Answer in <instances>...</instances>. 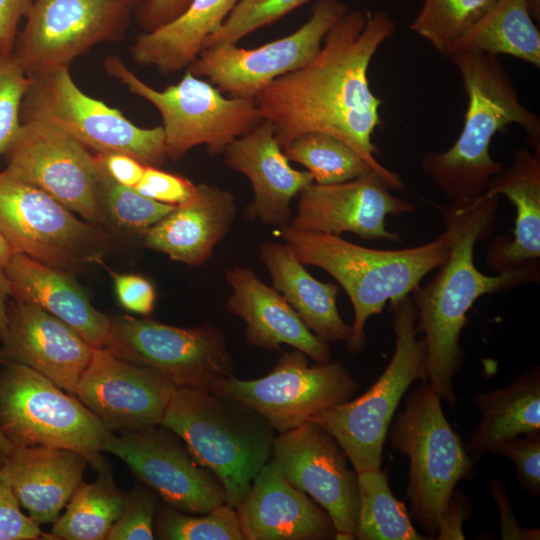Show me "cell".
<instances>
[{
    "label": "cell",
    "instance_id": "54",
    "mask_svg": "<svg viewBox=\"0 0 540 540\" xmlns=\"http://www.w3.org/2000/svg\"><path fill=\"white\" fill-rule=\"evenodd\" d=\"M130 4L134 9H138L146 0H123Z\"/></svg>",
    "mask_w": 540,
    "mask_h": 540
},
{
    "label": "cell",
    "instance_id": "39",
    "mask_svg": "<svg viewBox=\"0 0 540 540\" xmlns=\"http://www.w3.org/2000/svg\"><path fill=\"white\" fill-rule=\"evenodd\" d=\"M311 1L316 0H239L223 24L206 38L203 49L237 44Z\"/></svg>",
    "mask_w": 540,
    "mask_h": 540
},
{
    "label": "cell",
    "instance_id": "43",
    "mask_svg": "<svg viewBox=\"0 0 540 540\" xmlns=\"http://www.w3.org/2000/svg\"><path fill=\"white\" fill-rule=\"evenodd\" d=\"M56 538L24 514L12 491L9 479L0 468V540H40Z\"/></svg>",
    "mask_w": 540,
    "mask_h": 540
},
{
    "label": "cell",
    "instance_id": "38",
    "mask_svg": "<svg viewBox=\"0 0 540 540\" xmlns=\"http://www.w3.org/2000/svg\"><path fill=\"white\" fill-rule=\"evenodd\" d=\"M98 166L101 206L105 217L109 216L118 226L143 235L175 207L152 200L135 188L116 182L99 163Z\"/></svg>",
    "mask_w": 540,
    "mask_h": 540
},
{
    "label": "cell",
    "instance_id": "31",
    "mask_svg": "<svg viewBox=\"0 0 540 540\" xmlns=\"http://www.w3.org/2000/svg\"><path fill=\"white\" fill-rule=\"evenodd\" d=\"M473 403L480 412V420L464 447L475 463L506 441L540 431L539 366L503 388L476 394Z\"/></svg>",
    "mask_w": 540,
    "mask_h": 540
},
{
    "label": "cell",
    "instance_id": "11",
    "mask_svg": "<svg viewBox=\"0 0 540 540\" xmlns=\"http://www.w3.org/2000/svg\"><path fill=\"white\" fill-rule=\"evenodd\" d=\"M110 320L104 348L120 359L159 371L176 387L211 391L221 380L235 376L225 334L215 325L181 328L130 315Z\"/></svg>",
    "mask_w": 540,
    "mask_h": 540
},
{
    "label": "cell",
    "instance_id": "27",
    "mask_svg": "<svg viewBox=\"0 0 540 540\" xmlns=\"http://www.w3.org/2000/svg\"><path fill=\"white\" fill-rule=\"evenodd\" d=\"M87 463L73 450L13 447L2 468L20 507L41 525L59 517L83 481Z\"/></svg>",
    "mask_w": 540,
    "mask_h": 540
},
{
    "label": "cell",
    "instance_id": "17",
    "mask_svg": "<svg viewBox=\"0 0 540 540\" xmlns=\"http://www.w3.org/2000/svg\"><path fill=\"white\" fill-rule=\"evenodd\" d=\"M103 451L120 458L179 511L204 514L226 503L218 477L197 461L178 435L161 425L119 435L111 432Z\"/></svg>",
    "mask_w": 540,
    "mask_h": 540
},
{
    "label": "cell",
    "instance_id": "7",
    "mask_svg": "<svg viewBox=\"0 0 540 540\" xmlns=\"http://www.w3.org/2000/svg\"><path fill=\"white\" fill-rule=\"evenodd\" d=\"M441 400L430 383L421 382L405 399L387 433L392 448L409 459V514L430 538L437 535L458 482L475 472V463L446 419Z\"/></svg>",
    "mask_w": 540,
    "mask_h": 540
},
{
    "label": "cell",
    "instance_id": "14",
    "mask_svg": "<svg viewBox=\"0 0 540 540\" xmlns=\"http://www.w3.org/2000/svg\"><path fill=\"white\" fill-rule=\"evenodd\" d=\"M133 10L123 0H33L11 56L28 75L69 67L96 44L119 39Z\"/></svg>",
    "mask_w": 540,
    "mask_h": 540
},
{
    "label": "cell",
    "instance_id": "6",
    "mask_svg": "<svg viewBox=\"0 0 540 540\" xmlns=\"http://www.w3.org/2000/svg\"><path fill=\"white\" fill-rule=\"evenodd\" d=\"M390 310L396 342L385 370L358 398L309 419L336 439L356 473L381 468L384 443L400 401L413 382L428 380L426 345L417 337L411 296L390 302Z\"/></svg>",
    "mask_w": 540,
    "mask_h": 540
},
{
    "label": "cell",
    "instance_id": "29",
    "mask_svg": "<svg viewBox=\"0 0 540 540\" xmlns=\"http://www.w3.org/2000/svg\"><path fill=\"white\" fill-rule=\"evenodd\" d=\"M259 257L271 277L272 287L315 335L327 342L349 338L351 326L343 321L337 308L338 286L313 277L283 242L264 243Z\"/></svg>",
    "mask_w": 540,
    "mask_h": 540
},
{
    "label": "cell",
    "instance_id": "41",
    "mask_svg": "<svg viewBox=\"0 0 540 540\" xmlns=\"http://www.w3.org/2000/svg\"><path fill=\"white\" fill-rule=\"evenodd\" d=\"M157 493L143 486L126 494L121 514L111 527L107 540H152L158 503Z\"/></svg>",
    "mask_w": 540,
    "mask_h": 540
},
{
    "label": "cell",
    "instance_id": "16",
    "mask_svg": "<svg viewBox=\"0 0 540 540\" xmlns=\"http://www.w3.org/2000/svg\"><path fill=\"white\" fill-rule=\"evenodd\" d=\"M14 177L49 194L85 221H105L95 155L56 127L37 120L21 122L4 154Z\"/></svg>",
    "mask_w": 540,
    "mask_h": 540
},
{
    "label": "cell",
    "instance_id": "40",
    "mask_svg": "<svg viewBox=\"0 0 540 540\" xmlns=\"http://www.w3.org/2000/svg\"><path fill=\"white\" fill-rule=\"evenodd\" d=\"M31 83L32 77L0 49V157L19 132L21 105Z\"/></svg>",
    "mask_w": 540,
    "mask_h": 540
},
{
    "label": "cell",
    "instance_id": "8",
    "mask_svg": "<svg viewBox=\"0 0 540 540\" xmlns=\"http://www.w3.org/2000/svg\"><path fill=\"white\" fill-rule=\"evenodd\" d=\"M104 69L158 110L166 158L172 161L200 145H205L212 157L223 154L231 142L264 120L254 99L225 96L188 70L176 84L157 90L138 78L118 56L107 57Z\"/></svg>",
    "mask_w": 540,
    "mask_h": 540
},
{
    "label": "cell",
    "instance_id": "46",
    "mask_svg": "<svg viewBox=\"0 0 540 540\" xmlns=\"http://www.w3.org/2000/svg\"><path fill=\"white\" fill-rule=\"evenodd\" d=\"M489 491L497 505L500 517V532L503 540H539V528H526L514 516L505 487L499 479H493Z\"/></svg>",
    "mask_w": 540,
    "mask_h": 540
},
{
    "label": "cell",
    "instance_id": "22",
    "mask_svg": "<svg viewBox=\"0 0 540 540\" xmlns=\"http://www.w3.org/2000/svg\"><path fill=\"white\" fill-rule=\"evenodd\" d=\"M227 167L248 178L253 200L244 216L275 226L292 219L291 201L313 183L308 171L294 169L275 137L273 124L263 120L231 142L223 152Z\"/></svg>",
    "mask_w": 540,
    "mask_h": 540
},
{
    "label": "cell",
    "instance_id": "53",
    "mask_svg": "<svg viewBox=\"0 0 540 540\" xmlns=\"http://www.w3.org/2000/svg\"><path fill=\"white\" fill-rule=\"evenodd\" d=\"M12 448V444L6 439L0 429V468L4 465Z\"/></svg>",
    "mask_w": 540,
    "mask_h": 540
},
{
    "label": "cell",
    "instance_id": "44",
    "mask_svg": "<svg viewBox=\"0 0 540 540\" xmlns=\"http://www.w3.org/2000/svg\"><path fill=\"white\" fill-rule=\"evenodd\" d=\"M196 186L182 175L161 170L159 167L146 166L135 189L152 200L177 206L192 197Z\"/></svg>",
    "mask_w": 540,
    "mask_h": 540
},
{
    "label": "cell",
    "instance_id": "23",
    "mask_svg": "<svg viewBox=\"0 0 540 540\" xmlns=\"http://www.w3.org/2000/svg\"><path fill=\"white\" fill-rule=\"evenodd\" d=\"M244 540H329L336 530L329 514L293 486L271 459L236 508Z\"/></svg>",
    "mask_w": 540,
    "mask_h": 540
},
{
    "label": "cell",
    "instance_id": "52",
    "mask_svg": "<svg viewBox=\"0 0 540 540\" xmlns=\"http://www.w3.org/2000/svg\"><path fill=\"white\" fill-rule=\"evenodd\" d=\"M12 255V251L0 234V275H4L3 270Z\"/></svg>",
    "mask_w": 540,
    "mask_h": 540
},
{
    "label": "cell",
    "instance_id": "48",
    "mask_svg": "<svg viewBox=\"0 0 540 540\" xmlns=\"http://www.w3.org/2000/svg\"><path fill=\"white\" fill-rule=\"evenodd\" d=\"M191 0H146L135 13V19L143 32H149L174 20L190 4Z\"/></svg>",
    "mask_w": 540,
    "mask_h": 540
},
{
    "label": "cell",
    "instance_id": "10",
    "mask_svg": "<svg viewBox=\"0 0 540 540\" xmlns=\"http://www.w3.org/2000/svg\"><path fill=\"white\" fill-rule=\"evenodd\" d=\"M32 77L22 101L20 119L52 125L96 152H120L147 166L160 167L166 158L162 126L142 128L118 109L85 94L69 67Z\"/></svg>",
    "mask_w": 540,
    "mask_h": 540
},
{
    "label": "cell",
    "instance_id": "47",
    "mask_svg": "<svg viewBox=\"0 0 540 540\" xmlns=\"http://www.w3.org/2000/svg\"><path fill=\"white\" fill-rule=\"evenodd\" d=\"M95 158L112 179L132 188L140 181L147 166L136 158L120 152H97Z\"/></svg>",
    "mask_w": 540,
    "mask_h": 540
},
{
    "label": "cell",
    "instance_id": "49",
    "mask_svg": "<svg viewBox=\"0 0 540 540\" xmlns=\"http://www.w3.org/2000/svg\"><path fill=\"white\" fill-rule=\"evenodd\" d=\"M33 0H0V49L11 55L19 23L25 19Z\"/></svg>",
    "mask_w": 540,
    "mask_h": 540
},
{
    "label": "cell",
    "instance_id": "4",
    "mask_svg": "<svg viewBox=\"0 0 540 540\" xmlns=\"http://www.w3.org/2000/svg\"><path fill=\"white\" fill-rule=\"evenodd\" d=\"M285 243L303 265L329 273L345 290L354 310L347 349L351 354L367 344L365 324L380 314L386 303L407 295L448 257L446 231L433 241L397 250L372 249L349 242L339 235L280 227Z\"/></svg>",
    "mask_w": 540,
    "mask_h": 540
},
{
    "label": "cell",
    "instance_id": "36",
    "mask_svg": "<svg viewBox=\"0 0 540 540\" xmlns=\"http://www.w3.org/2000/svg\"><path fill=\"white\" fill-rule=\"evenodd\" d=\"M497 0H423L410 30L448 57L457 42Z\"/></svg>",
    "mask_w": 540,
    "mask_h": 540
},
{
    "label": "cell",
    "instance_id": "9",
    "mask_svg": "<svg viewBox=\"0 0 540 540\" xmlns=\"http://www.w3.org/2000/svg\"><path fill=\"white\" fill-rule=\"evenodd\" d=\"M0 429L13 447L44 446L82 454L97 471L111 432L76 396L27 366L0 369Z\"/></svg>",
    "mask_w": 540,
    "mask_h": 540
},
{
    "label": "cell",
    "instance_id": "21",
    "mask_svg": "<svg viewBox=\"0 0 540 540\" xmlns=\"http://www.w3.org/2000/svg\"><path fill=\"white\" fill-rule=\"evenodd\" d=\"M0 363L29 367L74 395L94 348L74 329L42 308L13 299L1 340Z\"/></svg>",
    "mask_w": 540,
    "mask_h": 540
},
{
    "label": "cell",
    "instance_id": "5",
    "mask_svg": "<svg viewBox=\"0 0 540 540\" xmlns=\"http://www.w3.org/2000/svg\"><path fill=\"white\" fill-rule=\"evenodd\" d=\"M161 426L173 431L222 483L236 509L273 455L274 428L258 412L211 391L177 387Z\"/></svg>",
    "mask_w": 540,
    "mask_h": 540
},
{
    "label": "cell",
    "instance_id": "25",
    "mask_svg": "<svg viewBox=\"0 0 540 540\" xmlns=\"http://www.w3.org/2000/svg\"><path fill=\"white\" fill-rule=\"evenodd\" d=\"M236 217L233 194L217 185L198 184L179 204L144 234L146 247L189 266L204 264L228 235Z\"/></svg>",
    "mask_w": 540,
    "mask_h": 540
},
{
    "label": "cell",
    "instance_id": "18",
    "mask_svg": "<svg viewBox=\"0 0 540 540\" xmlns=\"http://www.w3.org/2000/svg\"><path fill=\"white\" fill-rule=\"evenodd\" d=\"M272 456L282 475L329 514L335 539H355L358 476L336 439L319 424L307 421L278 434Z\"/></svg>",
    "mask_w": 540,
    "mask_h": 540
},
{
    "label": "cell",
    "instance_id": "2",
    "mask_svg": "<svg viewBox=\"0 0 540 540\" xmlns=\"http://www.w3.org/2000/svg\"><path fill=\"white\" fill-rule=\"evenodd\" d=\"M499 198L485 193L473 202H450L442 208L450 246L448 257L430 281L419 284L411 293L416 327L426 345L430 385L452 408L458 401L452 380L464 358L460 336L469 309L483 295L539 282V262L495 276L483 274L474 264L475 244L492 233Z\"/></svg>",
    "mask_w": 540,
    "mask_h": 540
},
{
    "label": "cell",
    "instance_id": "26",
    "mask_svg": "<svg viewBox=\"0 0 540 540\" xmlns=\"http://www.w3.org/2000/svg\"><path fill=\"white\" fill-rule=\"evenodd\" d=\"M3 273L13 299L42 308L69 325L94 349L104 348L111 320L90 303L67 271L12 253Z\"/></svg>",
    "mask_w": 540,
    "mask_h": 540
},
{
    "label": "cell",
    "instance_id": "1",
    "mask_svg": "<svg viewBox=\"0 0 540 540\" xmlns=\"http://www.w3.org/2000/svg\"><path fill=\"white\" fill-rule=\"evenodd\" d=\"M395 32L383 11H348L327 32L318 53L304 66L269 83L255 97L280 147L296 137L324 132L354 149L387 183L402 189L399 175L375 158L372 135L380 125L381 100L370 88L368 69L379 47Z\"/></svg>",
    "mask_w": 540,
    "mask_h": 540
},
{
    "label": "cell",
    "instance_id": "42",
    "mask_svg": "<svg viewBox=\"0 0 540 540\" xmlns=\"http://www.w3.org/2000/svg\"><path fill=\"white\" fill-rule=\"evenodd\" d=\"M492 453L500 454L513 461L522 490L533 496L540 495V431L523 434L506 441Z\"/></svg>",
    "mask_w": 540,
    "mask_h": 540
},
{
    "label": "cell",
    "instance_id": "3",
    "mask_svg": "<svg viewBox=\"0 0 540 540\" xmlns=\"http://www.w3.org/2000/svg\"><path fill=\"white\" fill-rule=\"evenodd\" d=\"M448 57L460 73L468 99L464 125L448 150L426 153L420 165L450 202L468 203L482 197L504 169L490 155L493 136L518 124L531 149L540 152V118L520 102L497 56L457 50Z\"/></svg>",
    "mask_w": 540,
    "mask_h": 540
},
{
    "label": "cell",
    "instance_id": "37",
    "mask_svg": "<svg viewBox=\"0 0 540 540\" xmlns=\"http://www.w3.org/2000/svg\"><path fill=\"white\" fill-rule=\"evenodd\" d=\"M154 536L165 540H244L236 509L227 503L198 516L163 506L155 514Z\"/></svg>",
    "mask_w": 540,
    "mask_h": 540
},
{
    "label": "cell",
    "instance_id": "15",
    "mask_svg": "<svg viewBox=\"0 0 540 540\" xmlns=\"http://www.w3.org/2000/svg\"><path fill=\"white\" fill-rule=\"evenodd\" d=\"M348 11L341 0H316L309 19L291 34L253 49L237 44L205 48L187 70L229 97L255 99L273 80L307 64Z\"/></svg>",
    "mask_w": 540,
    "mask_h": 540
},
{
    "label": "cell",
    "instance_id": "33",
    "mask_svg": "<svg viewBox=\"0 0 540 540\" xmlns=\"http://www.w3.org/2000/svg\"><path fill=\"white\" fill-rule=\"evenodd\" d=\"M93 483L81 482L53 522L51 534L63 540H105L123 509L126 495L114 484L109 467Z\"/></svg>",
    "mask_w": 540,
    "mask_h": 540
},
{
    "label": "cell",
    "instance_id": "45",
    "mask_svg": "<svg viewBox=\"0 0 540 540\" xmlns=\"http://www.w3.org/2000/svg\"><path fill=\"white\" fill-rule=\"evenodd\" d=\"M112 276L117 299L124 309L143 316L153 311L156 292L147 278L136 274L113 273Z\"/></svg>",
    "mask_w": 540,
    "mask_h": 540
},
{
    "label": "cell",
    "instance_id": "32",
    "mask_svg": "<svg viewBox=\"0 0 540 540\" xmlns=\"http://www.w3.org/2000/svg\"><path fill=\"white\" fill-rule=\"evenodd\" d=\"M457 50L510 55L539 68L540 33L532 20L530 0H497L452 53Z\"/></svg>",
    "mask_w": 540,
    "mask_h": 540
},
{
    "label": "cell",
    "instance_id": "28",
    "mask_svg": "<svg viewBox=\"0 0 540 540\" xmlns=\"http://www.w3.org/2000/svg\"><path fill=\"white\" fill-rule=\"evenodd\" d=\"M486 193L504 195L516 208L514 238L498 236L490 243L489 267L498 274L539 262L540 152L519 147L511 165L493 177Z\"/></svg>",
    "mask_w": 540,
    "mask_h": 540
},
{
    "label": "cell",
    "instance_id": "13",
    "mask_svg": "<svg viewBox=\"0 0 540 540\" xmlns=\"http://www.w3.org/2000/svg\"><path fill=\"white\" fill-rule=\"evenodd\" d=\"M308 358L297 349L284 352L267 375L254 380L225 378L211 392L253 409L278 434L284 433L352 399L358 389L344 364L328 361L309 365Z\"/></svg>",
    "mask_w": 540,
    "mask_h": 540
},
{
    "label": "cell",
    "instance_id": "30",
    "mask_svg": "<svg viewBox=\"0 0 540 540\" xmlns=\"http://www.w3.org/2000/svg\"><path fill=\"white\" fill-rule=\"evenodd\" d=\"M239 0H191L174 20L141 33L130 48L133 60L164 74L188 66L203 50L206 38L226 20Z\"/></svg>",
    "mask_w": 540,
    "mask_h": 540
},
{
    "label": "cell",
    "instance_id": "35",
    "mask_svg": "<svg viewBox=\"0 0 540 540\" xmlns=\"http://www.w3.org/2000/svg\"><path fill=\"white\" fill-rule=\"evenodd\" d=\"M283 152L289 161L304 166L317 184L341 183L374 171L348 144L324 132L302 134Z\"/></svg>",
    "mask_w": 540,
    "mask_h": 540
},
{
    "label": "cell",
    "instance_id": "50",
    "mask_svg": "<svg viewBox=\"0 0 540 540\" xmlns=\"http://www.w3.org/2000/svg\"><path fill=\"white\" fill-rule=\"evenodd\" d=\"M471 507L466 496L459 491H454L448 507L441 519L437 539L440 540H463V523L469 517Z\"/></svg>",
    "mask_w": 540,
    "mask_h": 540
},
{
    "label": "cell",
    "instance_id": "51",
    "mask_svg": "<svg viewBox=\"0 0 540 540\" xmlns=\"http://www.w3.org/2000/svg\"><path fill=\"white\" fill-rule=\"evenodd\" d=\"M9 296L8 281L4 275H0V340L5 337L7 332Z\"/></svg>",
    "mask_w": 540,
    "mask_h": 540
},
{
    "label": "cell",
    "instance_id": "19",
    "mask_svg": "<svg viewBox=\"0 0 540 540\" xmlns=\"http://www.w3.org/2000/svg\"><path fill=\"white\" fill-rule=\"evenodd\" d=\"M176 385L159 371L94 349L75 396L110 432L161 425Z\"/></svg>",
    "mask_w": 540,
    "mask_h": 540
},
{
    "label": "cell",
    "instance_id": "12",
    "mask_svg": "<svg viewBox=\"0 0 540 540\" xmlns=\"http://www.w3.org/2000/svg\"><path fill=\"white\" fill-rule=\"evenodd\" d=\"M0 234L12 253L62 270L99 262L106 236L41 189L0 171Z\"/></svg>",
    "mask_w": 540,
    "mask_h": 540
},
{
    "label": "cell",
    "instance_id": "24",
    "mask_svg": "<svg viewBox=\"0 0 540 540\" xmlns=\"http://www.w3.org/2000/svg\"><path fill=\"white\" fill-rule=\"evenodd\" d=\"M225 280L231 290L227 310L244 321L248 344L267 351L289 345L317 363L330 361L328 342L315 335L284 297L252 269H228Z\"/></svg>",
    "mask_w": 540,
    "mask_h": 540
},
{
    "label": "cell",
    "instance_id": "20",
    "mask_svg": "<svg viewBox=\"0 0 540 540\" xmlns=\"http://www.w3.org/2000/svg\"><path fill=\"white\" fill-rule=\"evenodd\" d=\"M375 171L335 184L312 183L298 195L289 227L334 235L353 233L363 240L400 241L386 227V216L411 213L415 206L393 196Z\"/></svg>",
    "mask_w": 540,
    "mask_h": 540
},
{
    "label": "cell",
    "instance_id": "34",
    "mask_svg": "<svg viewBox=\"0 0 540 540\" xmlns=\"http://www.w3.org/2000/svg\"><path fill=\"white\" fill-rule=\"evenodd\" d=\"M357 476L359 513L355 539H427L414 528L404 502L393 495L385 471L368 470L357 473Z\"/></svg>",
    "mask_w": 540,
    "mask_h": 540
}]
</instances>
